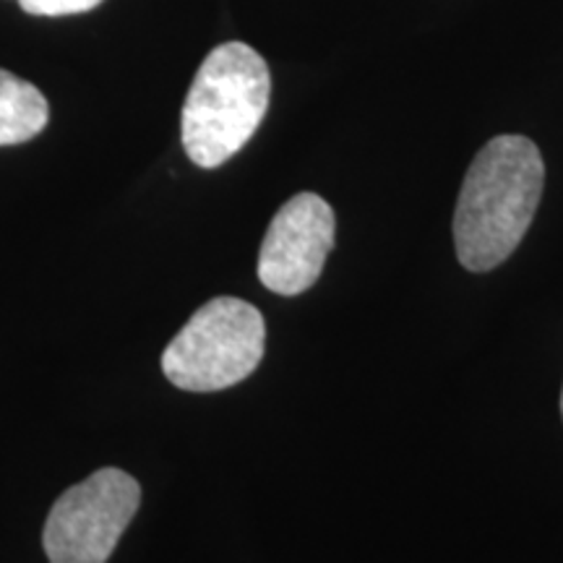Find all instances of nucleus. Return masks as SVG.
Masks as SVG:
<instances>
[{"label": "nucleus", "mask_w": 563, "mask_h": 563, "mask_svg": "<svg viewBox=\"0 0 563 563\" xmlns=\"http://www.w3.org/2000/svg\"><path fill=\"white\" fill-rule=\"evenodd\" d=\"M141 488L118 467L97 470L68 488L47 514L45 553L51 563H108L136 517Z\"/></svg>", "instance_id": "nucleus-4"}, {"label": "nucleus", "mask_w": 563, "mask_h": 563, "mask_svg": "<svg viewBox=\"0 0 563 563\" xmlns=\"http://www.w3.org/2000/svg\"><path fill=\"white\" fill-rule=\"evenodd\" d=\"M545 165L534 141L490 139L464 175L454 211V245L470 272H490L517 251L543 199Z\"/></svg>", "instance_id": "nucleus-1"}, {"label": "nucleus", "mask_w": 563, "mask_h": 563, "mask_svg": "<svg viewBox=\"0 0 563 563\" xmlns=\"http://www.w3.org/2000/svg\"><path fill=\"white\" fill-rule=\"evenodd\" d=\"M334 209L319 194H298L266 230L258 253V279L266 290L295 298L319 282L334 249Z\"/></svg>", "instance_id": "nucleus-5"}, {"label": "nucleus", "mask_w": 563, "mask_h": 563, "mask_svg": "<svg viewBox=\"0 0 563 563\" xmlns=\"http://www.w3.org/2000/svg\"><path fill=\"white\" fill-rule=\"evenodd\" d=\"M266 323L241 298H214L162 352L167 382L186 391H220L245 382L264 357Z\"/></svg>", "instance_id": "nucleus-3"}, {"label": "nucleus", "mask_w": 563, "mask_h": 563, "mask_svg": "<svg viewBox=\"0 0 563 563\" xmlns=\"http://www.w3.org/2000/svg\"><path fill=\"white\" fill-rule=\"evenodd\" d=\"M51 121L45 95L34 84L0 68V146L24 144Z\"/></svg>", "instance_id": "nucleus-6"}, {"label": "nucleus", "mask_w": 563, "mask_h": 563, "mask_svg": "<svg viewBox=\"0 0 563 563\" xmlns=\"http://www.w3.org/2000/svg\"><path fill=\"white\" fill-rule=\"evenodd\" d=\"M272 97L266 60L245 42L214 47L183 102L180 139L196 167L214 170L235 157L262 125Z\"/></svg>", "instance_id": "nucleus-2"}, {"label": "nucleus", "mask_w": 563, "mask_h": 563, "mask_svg": "<svg viewBox=\"0 0 563 563\" xmlns=\"http://www.w3.org/2000/svg\"><path fill=\"white\" fill-rule=\"evenodd\" d=\"M561 415H563V391H561Z\"/></svg>", "instance_id": "nucleus-8"}, {"label": "nucleus", "mask_w": 563, "mask_h": 563, "mask_svg": "<svg viewBox=\"0 0 563 563\" xmlns=\"http://www.w3.org/2000/svg\"><path fill=\"white\" fill-rule=\"evenodd\" d=\"M21 9L32 16H70V13H87L102 0H19Z\"/></svg>", "instance_id": "nucleus-7"}]
</instances>
